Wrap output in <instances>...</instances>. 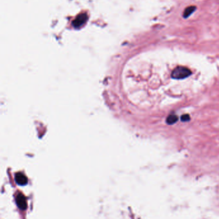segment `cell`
I'll return each instance as SVG.
<instances>
[{"label":"cell","instance_id":"3","mask_svg":"<svg viewBox=\"0 0 219 219\" xmlns=\"http://www.w3.org/2000/svg\"><path fill=\"white\" fill-rule=\"evenodd\" d=\"M16 181L19 185H25L28 182V179L22 173H18L16 175Z\"/></svg>","mask_w":219,"mask_h":219},{"label":"cell","instance_id":"1","mask_svg":"<svg viewBox=\"0 0 219 219\" xmlns=\"http://www.w3.org/2000/svg\"><path fill=\"white\" fill-rule=\"evenodd\" d=\"M191 71L185 66H177L172 72V78L174 79H185L191 75Z\"/></svg>","mask_w":219,"mask_h":219},{"label":"cell","instance_id":"5","mask_svg":"<svg viewBox=\"0 0 219 219\" xmlns=\"http://www.w3.org/2000/svg\"><path fill=\"white\" fill-rule=\"evenodd\" d=\"M177 120H178L177 116L175 114H172V115H170L169 117L167 118L166 123L169 125H173L175 123L177 122Z\"/></svg>","mask_w":219,"mask_h":219},{"label":"cell","instance_id":"6","mask_svg":"<svg viewBox=\"0 0 219 219\" xmlns=\"http://www.w3.org/2000/svg\"><path fill=\"white\" fill-rule=\"evenodd\" d=\"M181 120L182 122H188L190 120V115L189 114H184L183 115L181 118Z\"/></svg>","mask_w":219,"mask_h":219},{"label":"cell","instance_id":"4","mask_svg":"<svg viewBox=\"0 0 219 219\" xmlns=\"http://www.w3.org/2000/svg\"><path fill=\"white\" fill-rule=\"evenodd\" d=\"M197 9V7L196 6H190L188 7L185 8L183 16L184 18H188V17H190V15H191L193 13L195 12V10Z\"/></svg>","mask_w":219,"mask_h":219},{"label":"cell","instance_id":"2","mask_svg":"<svg viewBox=\"0 0 219 219\" xmlns=\"http://www.w3.org/2000/svg\"><path fill=\"white\" fill-rule=\"evenodd\" d=\"M16 202H17V204L18 206V207L21 209V210H24L27 208V201H26L25 197L19 194L16 199Z\"/></svg>","mask_w":219,"mask_h":219}]
</instances>
